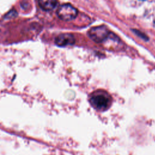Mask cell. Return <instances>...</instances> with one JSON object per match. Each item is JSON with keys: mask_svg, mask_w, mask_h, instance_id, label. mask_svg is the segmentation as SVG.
<instances>
[{"mask_svg": "<svg viewBox=\"0 0 155 155\" xmlns=\"http://www.w3.org/2000/svg\"><path fill=\"white\" fill-rule=\"evenodd\" d=\"M88 36L94 42L101 43L104 42L110 35L108 28L104 25H99L92 27L88 32Z\"/></svg>", "mask_w": 155, "mask_h": 155, "instance_id": "1", "label": "cell"}, {"mask_svg": "<svg viewBox=\"0 0 155 155\" xmlns=\"http://www.w3.org/2000/svg\"><path fill=\"white\" fill-rule=\"evenodd\" d=\"M57 15L62 20L68 21L76 17L78 15V10L71 4H64L59 6L57 10Z\"/></svg>", "mask_w": 155, "mask_h": 155, "instance_id": "2", "label": "cell"}, {"mask_svg": "<svg viewBox=\"0 0 155 155\" xmlns=\"http://www.w3.org/2000/svg\"><path fill=\"white\" fill-rule=\"evenodd\" d=\"M134 31L137 35H139V36H141V38H143V39H145V38H147V37L145 36V35H143V33H140L139 31H138V30H134Z\"/></svg>", "mask_w": 155, "mask_h": 155, "instance_id": "6", "label": "cell"}, {"mask_svg": "<svg viewBox=\"0 0 155 155\" xmlns=\"http://www.w3.org/2000/svg\"><path fill=\"white\" fill-rule=\"evenodd\" d=\"M91 104L96 109L103 110L109 106L110 101L108 96L102 93H97L90 98Z\"/></svg>", "mask_w": 155, "mask_h": 155, "instance_id": "3", "label": "cell"}, {"mask_svg": "<svg viewBox=\"0 0 155 155\" xmlns=\"http://www.w3.org/2000/svg\"><path fill=\"white\" fill-rule=\"evenodd\" d=\"M75 42V38L72 34L63 33L60 34L55 38V43L60 47L73 45Z\"/></svg>", "mask_w": 155, "mask_h": 155, "instance_id": "4", "label": "cell"}, {"mask_svg": "<svg viewBox=\"0 0 155 155\" xmlns=\"http://www.w3.org/2000/svg\"><path fill=\"white\" fill-rule=\"evenodd\" d=\"M58 2L56 1H46V0H42L38 1L39 6L43 9L44 10L46 11H50L53 10L58 5Z\"/></svg>", "mask_w": 155, "mask_h": 155, "instance_id": "5", "label": "cell"}]
</instances>
